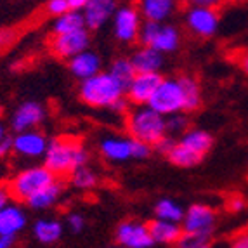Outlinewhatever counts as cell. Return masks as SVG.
I'll use <instances>...</instances> for the list:
<instances>
[{
	"label": "cell",
	"mask_w": 248,
	"mask_h": 248,
	"mask_svg": "<svg viewBox=\"0 0 248 248\" xmlns=\"http://www.w3.org/2000/svg\"><path fill=\"white\" fill-rule=\"evenodd\" d=\"M116 9H118V4L113 0H87V4L82 11L87 31L103 28L108 21L115 16Z\"/></svg>",
	"instance_id": "14"
},
{
	"label": "cell",
	"mask_w": 248,
	"mask_h": 248,
	"mask_svg": "<svg viewBox=\"0 0 248 248\" xmlns=\"http://www.w3.org/2000/svg\"><path fill=\"white\" fill-rule=\"evenodd\" d=\"M101 64H103L101 58L95 52H92V50H85V52L78 54L77 58L68 61V68H70L71 75L77 77V78H80L82 82L83 80L92 78L95 75H99Z\"/></svg>",
	"instance_id": "17"
},
{
	"label": "cell",
	"mask_w": 248,
	"mask_h": 248,
	"mask_svg": "<svg viewBox=\"0 0 248 248\" xmlns=\"http://www.w3.org/2000/svg\"><path fill=\"white\" fill-rule=\"evenodd\" d=\"M130 103H128L127 101V97H122V99H118L116 101L115 104H113L111 108H109V109H111V111H115V113H122V115H127L128 111H130Z\"/></svg>",
	"instance_id": "38"
},
{
	"label": "cell",
	"mask_w": 248,
	"mask_h": 248,
	"mask_svg": "<svg viewBox=\"0 0 248 248\" xmlns=\"http://www.w3.org/2000/svg\"><path fill=\"white\" fill-rule=\"evenodd\" d=\"M64 232L62 224L56 219H40L35 222L33 226V234L40 243L50 245L56 243Z\"/></svg>",
	"instance_id": "24"
},
{
	"label": "cell",
	"mask_w": 248,
	"mask_h": 248,
	"mask_svg": "<svg viewBox=\"0 0 248 248\" xmlns=\"http://www.w3.org/2000/svg\"><path fill=\"white\" fill-rule=\"evenodd\" d=\"M155 215L156 219L165 220V222H174V224H182L184 219V208L179 205L174 200H160L155 207Z\"/></svg>",
	"instance_id": "28"
},
{
	"label": "cell",
	"mask_w": 248,
	"mask_h": 248,
	"mask_svg": "<svg viewBox=\"0 0 248 248\" xmlns=\"http://www.w3.org/2000/svg\"><path fill=\"white\" fill-rule=\"evenodd\" d=\"M66 224L75 234H78V232L85 228V219H83V215H80V214H70L66 219Z\"/></svg>",
	"instance_id": "36"
},
{
	"label": "cell",
	"mask_w": 248,
	"mask_h": 248,
	"mask_svg": "<svg viewBox=\"0 0 248 248\" xmlns=\"http://www.w3.org/2000/svg\"><path fill=\"white\" fill-rule=\"evenodd\" d=\"M89 155L83 144L75 137L61 136L49 142L44 155V167L56 179L70 177L75 170L87 167Z\"/></svg>",
	"instance_id": "1"
},
{
	"label": "cell",
	"mask_w": 248,
	"mask_h": 248,
	"mask_svg": "<svg viewBox=\"0 0 248 248\" xmlns=\"http://www.w3.org/2000/svg\"><path fill=\"white\" fill-rule=\"evenodd\" d=\"M85 28V21H83L82 13H68L62 16L56 17L52 25V33L54 37L58 35H70V33H78L83 31Z\"/></svg>",
	"instance_id": "25"
},
{
	"label": "cell",
	"mask_w": 248,
	"mask_h": 248,
	"mask_svg": "<svg viewBox=\"0 0 248 248\" xmlns=\"http://www.w3.org/2000/svg\"><path fill=\"white\" fill-rule=\"evenodd\" d=\"M167 136H184V134L189 130L187 128V125H189V122H187V118L182 113H179V115H172V116H167Z\"/></svg>",
	"instance_id": "33"
},
{
	"label": "cell",
	"mask_w": 248,
	"mask_h": 248,
	"mask_svg": "<svg viewBox=\"0 0 248 248\" xmlns=\"http://www.w3.org/2000/svg\"><path fill=\"white\" fill-rule=\"evenodd\" d=\"M177 144V141H175L174 137H170V136H165L161 141H158L156 144L153 146V149L156 151V153H160V155H163V156H167V155L172 151V148Z\"/></svg>",
	"instance_id": "34"
},
{
	"label": "cell",
	"mask_w": 248,
	"mask_h": 248,
	"mask_svg": "<svg viewBox=\"0 0 248 248\" xmlns=\"http://www.w3.org/2000/svg\"><path fill=\"white\" fill-rule=\"evenodd\" d=\"M46 118V108L37 101H26L16 108L11 116V127L16 134L30 132Z\"/></svg>",
	"instance_id": "13"
},
{
	"label": "cell",
	"mask_w": 248,
	"mask_h": 248,
	"mask_svg": "<svg viewBox=\"0 0 248 248\" xmlns=\"http://www.w3.org/2000/svg\"><path fill=\"white\" fill-rule=\"evenodd\" d=\"M58 179L50 174L46 167H30L21 170L19 174L14 175V179L7 184V191L11 198L16 202L26 203L31 196H35L38 191L46 189Z\"/></svg>",
	"instance_id": "4"
},
{
	"label": "cell",
	"mask_w": 248,
	"mask_h": 248,
	"mask_svg": "<svg viewBox=\"0 0 248 248\" xmlns=\"http://www.w3.org/2000/svg\"><path fill=\"white\" fill-rule=\"evenodd\" d=\"M236 62H238V66L240 70L243 71L245 75H248V50H243L236 56Z\"/></svg>",
	"instance_id": "39"
},
{
	"label": "cell",
	"mask_w": 248,
	"mask_h": 248,
	"mask_svg": "<svg viewBox=\"0 0 248 248\" xmlns=\"http://www.w3.org/2000/svg\"><path fill=\"white\" fill-rule=\"evenodd\" d=\"M179 82L184 91V113L196 111L202 106V91H200V83L193 77H179Z\"/></svg>",
	"instance_id": "26"
},
{
	"label": "cell",
	"mask_w": 248,
	"mask_h": 248,
	"mask_svg": "<svg viewBox=\"0 0 248 248\" xmlns=\"http://www.w3.org/2000/svg\"><path fill=\"white\" fill-rule=\"evenodd\" d=\"M111 248H122V247H111Z\"/></svg>",
	"instance_id": "45"
},
{
	"label": "cell",
	"mask_w": 248,
	"mask_h": 248,
	"mask_svg": "<svg viewBox=\"0 0 248 248\" xmlns=\"http://www.w3.org/2000/svg\"><path fill=\"white\" fill-rule=\"evenodd\" d=\"M212 240V232H184L179 238L177 248H207Z\"/></svg>",
	"instance_id": "32"
},
{
	"label": "cell",
	"mask_w": 248,
	"mask_h": 248,
	"mask_svg": "<svg viewBox=\"0 0 248 248\" xmlns=\"http://www.w3.org/2000/svg\"><path fill=\"white\" fill-rule=\"evenodd\" d=\"M130 61H132L136 73H158L160 68L163 66V54L149 47H141L134 52Z\"/></svg>",
	"instance_id": "21"
},
{
	"label": "cell",
	"mask_w": 248,
	"mask_h": 248,
	"mask_svg": "<svg viewBox=\"0 0 248 248\" xmlns=\"http://www.w3.org/2000/svg\"><path fill=\"white\" fill-rule=\"evenodd\" d=\"M167 158H169V161L172 163V165L181 167V169H191V167L198 165L203 156L196 155L195 151L187 149L186 146H182L181 142L177 141V144L172 148V151L167 155Z\"/></svg>",
	"instance_id": "27"
},
{
	"label": "cell",
	"mask_w": 248,
	"mask_h": 248,
	"mask_svg": "<svg viewBox=\"0 0 248 248\" xmlns=\"http://www.w3.org/2000/svg\"><path fill=\"white\" fill-rule=\"evenodd\" d=\"M179 142H181L182 146H186L187 149H191V151H195L200 156H205V155L208 153V149L212 148V144H214V139H212V136L207 130L189 128V130L181 137Z\"/></svg>",
	"instance_id": "22"
},
{
	"label": "cell",
	"mask_w": 248,
	"mask_h": 248,
	"mask_svg": "<svg viewBox=\"0 0 248 248\" xmlns=\"http://www.w3.org/2000/svg\"><path fill=\"white\" fill-rule=\"evenodd\" d=\"M219 13L214 9L212 2H196L186 13L187 28L198 37H212L219 28Z\"/></svg>",
	"instance_id": "9"
},
{
	"label": "cell",
	"mask_w": 248,
	"mask_h": 248,
	"mask_svg": "<svg viewBox=\"0 0 248 248\" xmlns=\"http://www.w3.org/2000/svg\"><path fill=\"white\" fill-rule=\"evenodd\" d=\"M26 226V214L17 205H11L0 210V236L16 238L19 231H23Z\"/></svg>",
	"instance_id": "18"
},
{
	"label": "cell",
	"mask_w": 248,
	"mask_h": 248,
	"mask_svg": "<svg viewBox=\"0 0 248 248\" xmlns=\"http://www.w3.org/2000/svg\"><path fill=\"white\" fill-rule=\"evenodd\" d=\"M142 47L156 50V52H174L179 47L181 35L177 28L170 25H160V23H149L144 21L141 26V33H139Z\"/></svg>",
	"instance_id": "7"
},
{
	"label": "cell",
	"mask_w": 248,
	"mask_h": 248,
	"mask_svg": "<svg viewBox=\"0 0 248 248\" xmlns=\"http://www.w3.org/2000/svg\"><path fill=\"white\" fill-rule=\"evenodd\" d=\"M62 189H64L62 182L56 181V182H52L50 186H47L46 189L38 191L37 195L31 196V198L26 202V205H28L30 208H33V210H46V208L52 207L54 203L58 202L59 196L62 195Z\"/></svg>",
	"instance_id": "23"
},
{
	"label": "cell",
	"mask_w": 248,
	"mask_h": 248,
	"mask_svg": "<svg viewBox=\"0 0 248 248\" xmlns=\"http://www.w3.org/2000/svg\"><path fill=\"white\" fill-rule=\"evenodd\" d=\"M229 248H248V231H241L232 238Z\"/></svg>",
	"instance_id": "37"
},
{
	"label": "cell",
	"mask_w": 248,
	"mask_h": 248,
	"mask_svg": "<svg viewBox=\"0 0 248 248\" xmlns=\"http://www.w3.org/2000/svg\"><path fill=\"white\" fill-rule=\"evenodd\" d=\"M207 248H208V247H207Z\"/></svg>",
	"instance_id": "46"
},
{
	"label": "cell",
	"mask_w": 248,
	"mask_h": 248,
	"mask_svg": "<svg viewBox=\"0 0 248 248\" xmlns=\"http://www.w3.org/2000/svg\"><path fill=\"white\" fill-rule=\"evenodd\" d=\"M142 16L139 11V5L124 4L118 5L115 16H113V31L115 37L125 44H132L139 38L142 26Z\"/></svg>",
	"instance_id": "8"
},
{
	"label": "cell",
	"mask_w": 248,
	"mask_h": 248,
	"mask_svg": "<svg viewBox=\"0 0 248 248\" xmlns=\"http://www.w3.org/2000/svg\"><path fill=\"white\" fill-rule=\"evenodd\" d=\"M78 94L80 99L91 108H111L116 101L125 97V89L108 71H101L80 83Z\"/></svg>",
	"instance_id": "3"
},
{
	"label": "cell",
	"mask_w": 248,
	"mask_h": 248,
	"mask_svg": "<svg viewBox=\"0 0 248 248\" xmlns=\"http://www.w3.org/2000/svg\"><path fill=\"white\" fill-rule=\"evenodd\" d=\"M89 44H91V35L87 30L78 31V33H70V35H58L52 37L49 42L50 52L59 59L70 61V59L77 58L78 54L89 50Z\"/></svg>",
	"instance_id": "10"
},
{
	"label": "cell",
	"mask_w": 248,
	"mask_h": 248,
	"mask_svg": "<svg viewBox=\"0 0 248 248\" xmlns=\"http://www.w3.org/2000/svg\"><path fill=\"white\" fill-rule=\"evenodd\" d=\"M125 128L130 139L153 148L167 136V120L149 106H134L125 116Z\"/></svg>",
	"instance_id": "2"
},
{
	"label": "cell",
	"mask_w": 248,
	"mask_h": 248,
	"mask_svg": "<svg viewBox=\"0 0 248 248\" xmlns=\"http://www.w3.org/2000/svg\"><path fill=\"white\" fill-rule=\"evenodd\" d=\"M11 202V195H9L7 187H0V210L5 208Z\"/></svg>",
	"instance_id": "41"
},
{
	"label": "cell",
	"mask_w": 248,
	"mask_h": 248,
	"mask_svg": "<svg viewBox=\"0 0 248 248\" xmlns=\"http://www.w3.org/2000/svg\"><path fill=\"white\" fill-rule=\"evenodd\" d=\"M70 181L77 189H92L97 184V174L89 167H82V169L75 170L73 174L70 175Z\"/></svg>",
	"instance_id": "31"
},
{
	"label": "cell",
	"mask_w": 248,
	"mask_h": 248,
	"mask_svg": "<svg viewBox=\"0 0 248 248\" xmlns=\"http://www.w3.org/2000/svg\"><path fill=\"white\" fill-rule=\"evenodd\" d=\"M16 238H7V236H0V248H13Z\"/></svg>",
	"instance_id": "42"
},
{
	"label": "cell",
	"mask_w": 248,
	"mask_h": 248,
	"mask_svg": "<svg viewBox=\"0 0 248 248\" xmlns=\"http://www.w3.org/2000/svg\"><path fill=\"white\" fill-rule=\"evenodd\" d=\"M11 151H14V142L11 137H5L4 141L0 142V158H4L5 155H9Z\"/></svg>",
	"instance_id": "40"
},
{
	"label": "cell",
	"mask_w": 248,
	"mask_h": 248,
	"mask_svg": "<svg viewBox=\"0 0 248 248\" xmlns=\"http://www.w3.org/2000/svg\"><path fill=\"white\" fill-rule=\"evenodd\" d=\"M174 0H144L139 4V11L144 21L149 23H163L165 19H169L172 16L175 9Z\"/></svg>",
	"instance_id": "19"
},
{
	"label": "cell",
	"mask_w": 248,
	"mask_h": 248,
	"mask_svg": "<svg viewBox=\"0 0 248 248\" xmlns=\"http://www.w3.org/2000/svg\"><path fill=\"white\" fill-rule=\"evenodd\" d=\"M13 142H14V151L26 158L44 156L47 151V146H49V141L46 139V136L37 132V130L17 134L13 139Z\"/></svg>",
	"instance_id": "16"
},
{
	"label": "cell",
	"mask_w": 248,
	"mask_h": 248,
	"mask_svg": "<svg viewBox=\"0 0 248 248\" xmlns=\"http://www.w3.org/2000/svg\"><path fill=\"white\" fill-rule=\"evenodd\" d=\"M99 149L108 161H125V160H144L151 155L153 148L144 142L134 141L130 137L108 136L101 139Z\"/></svg>",
	"instance_id": "5"
},
{
	"label": "cell",
	"mask_w": 248,
	"mask_h": 248,
	"mask_svg": "<svg viewBox=\"0 0 248 248\" xmlns=\"http://www.w3.org/2000/svg\"><path fill=\"white\" fill-rule=\"evenodd\" d=\"M116 241L125 248H151L155 245L148 224L125 220L116 229Z\"/></svg>",
	"instance_id": "12"
},
{
	"label": "cell",
	"mask_w": 248,
	"mask_h": 248,
	"mask_svg": "<svg viewBox=\"0 0 248 248\" xmlns=\"http://www.w3.org/2000/svg\"><path fill=\"white\" fill-rule=\"evenodd\" d=\"M16 30L13 28H0V52L4 49H7L11 44H14L16 42Z\"/></svg>",
	"instance_id": "35"
},
{
	"label": "cell",
	"mask_w": 248,
	"mask_h": 248,
	"mask_svg": "<svg viewBox=\"0 0 248 248\" xmlns=\"http://www.w3.org/2000/svg\"><path fill=\"white\" fill-rule=\"evenodd\" d=\"M243 207H245V203L241 198H234L231 203H229V208H231V210H236V212H240Z\"/></svg>",
	"instance_id": "43"
},
{
	"label": "cell",
	"mask_w": 248,
	"mask_h": 248,
	"mask_svg": "<svg viewBox=\"0 0 248 248\" xmlns=\"http://www.w3.org/2000/svg\"><path fill=\"white\" fill-rule=\"evenodd\" d=\"M108 73L111 75L113 78L120 83L125 91H127V87L130 85V82L136 78V75H137L136 70H134L132 61L127 59V58H118L116 61H113L111 68H109Z\"/></svg>",
	"instance_id": "29"
},
{
	"label": "cell",
	"mask_w": 248,
	"mask_h": 248,
	"mask_svg": "<svg viewBox=\"0 0 248 248\" xmlns=\"http://www.w3.org/2000/svg\"><path fill=\"white\" fill-rule=\"evenodd\" d=\"M5 137H7V136H5V128H4V125L0 124V142L4 141Z\"/></svg>",
	"instance_id": "44"
},
{
	"label": "cell",
	"mask_w": 248,
	"mask_h": 248,
	"mask_svg": "<svg viewBox=\"0 0 248 248\" xmlns=\"http://www.w3.org/2000/svg\"><path fill=\"white\" fill-rule=\"evenodd\" d=\"M148 229L155 243H161V245H177L179 238L182 234L181 224L165 222V220H160V219L149 220Z\"/></svg>",
	"instance_id": "20"
},
{
	"label": "cell",
	"mask_w": 248,
	"mask_h": 248,
	"mask_svg": "<svg viewBox=\"0 0 248 248\" xmlns=\"http://www.w3.org/2000/svg\"><path fill=\"white\" fill-rule=\"evenodd\" d=\"M148 106L161 116L184 113V91L179 78H163Z\"/></svg>",
	"instance_id": "6"
},
{
	"label": "cell",
	"mask_w": 248,
	"mask_h": 248,
	"mask_svg": "<svg viewBox=\"0 0 248 248\" xmlns=\"http://www.w3.org/2000/svg\"><path fill=\"white\" fill-rule=\"evenodd\" d=\"M215 222V212L208 205H191L184 212L182 219V231L184 232H212Z\"/></svg>",
	"instance_id": "15"
},
{
	"label": "cell",
	"mask_w": 248,
	"mask_h": 248,
	"mask_svg": "<svg viewBox=\"0 0 248 248\" xmlns=\"http://www.w3.org/2000/svg\"><path fill=\"white\" fill-rule=\"evenodd\" d=\"M85 4L87 0H49L46 4V13L54 17L68 13H82Z\"/></svg>",
	"instance_id": "30"
},
{
	"label": "cell",
	"mask_w": 248,
	"mask_h": 248,
	"mask_svg": "<svg viewBox=\"0 0 248 248\" xmlns=\"http://www.w3.org/2000/svg\"><path fill=\"white\" fill-rule=\"evenodd\" d=\"M161 80L163 77L160 73H137L125 91V97L132 106H148Z\"/></svg>",
	"instance_id": "11"
}]
</instances>
